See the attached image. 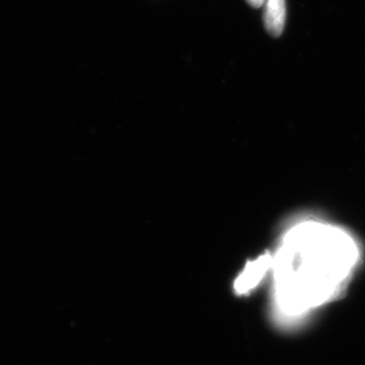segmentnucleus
<instances>
[{"mask_svg":"<svg viewBox=\"0 0 365 365\" xmlns=\"http://www.w3.org/2000/svg\"><path fill=\"white\" fill-rule=\"evenodd\" d=\"M265 26L269 35L279 37L285 26V0H266Z\"/></svg>","mask_w":365,"mask_h":365,"instance_id":"1","label":"nucleus"},{"mask_svg":"<svg viewBox=\"0 0 365 365\" xmlns=\"http://www.w3.org/2000/svg\"><path fill=\"white\" fill-rule=\"evenodd\" d=\"M251 6L253 7H260L264 5V3H265L266 0H246Z\"/></svg>","mask_w":365,"mask_h":365,"instance_id":"2","label":"nucleus"}]
</instances>
